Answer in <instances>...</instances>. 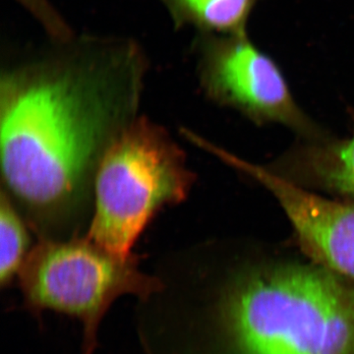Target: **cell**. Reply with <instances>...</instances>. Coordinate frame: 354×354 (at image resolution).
I'll use <instances>...</instances> for the list:
<instances>
[{
	"label": "cell",
	"mask_w": 354,
	"mask_h": 354,
	"mask_svg": "<svg viewBox=\"0 0 354 354\" xmlns=\"http://www.w3.org/2000/svg\"><path fill=\"white\" fill-rule=\"evenodd\" d=\"M148 57L133 39L77 34L2 69V174L41 221L73 213L97 165L135 120Z\"/></svg>",
	"instance_id": "cell-1"
},
{
	"label": "cell",
	"mask_w": 354,
	"mask_h": 354,
	"mask_svg": "<svg viewBox=\"0 0 354 354\" xmlns=\"http://www.w3.org/2000/svg\"><path fill=\"white\" fill-rule=\"evenodd\" d=\"M212 299L172 315L171 354H354V283L315 263L244 268Z\"/></svg>",
	"instance_id": "cell-2"
},
{
	"label": "cell",
	"mask_w": 354,
	"mask_h": 354,
	"mask_svg": "<svg viewBox=\"0 0 354 354\" xmlns=\"http://www.w3.org/2000/svg\"><path fill=\"white\" fill-rule=\"evenodd\" d=\"M194 176L162 128L135 118L108 147L95 171V212L87 236L132 255L135 242L164 207L187 197Z\"/></svg>",
	"instance_id": "cell-3"
},
{
	"label": "cell",
	"mask_w": 354,
	"mask_h": 354,
	"mask_svg": "<svg viewBox=\"0 0 354 354\" xmlns=\"http://www.w3.org/2000/svg\"><path fill=\"white\" fill-rule=\"evenodd\" d=\"M18 278L32 315L53 310L82 323L83 354L94 353L100 325L116 299L130 295L147 301L165 288L139 269L134 255L111 252L88 236L43 239L28 253Z\"/></svg>",
	"instance_id": "cell-4"
},
{
	"label": "cell",
	"mask_w": 354,
	"mask_h": 354,
	"mask_svg": "<svg viewBox=\"0 0 354 354\" xmlns=\"http://www.w3.org/2000/svg\"><path fill=\"white\" fill-rule=\"evenodd\" d=\"M200 84L209 99L258 123H279L316 136L311 121L293 99L278 64L247 32L199 34L194 44Z\"/></svg>",
	"instance_id": "cell-5"
},
{
	"label": "cell",
	"mask_w": 354,
	"mask_h": 354,
	"mask_svg": "<svg viewBox=\"0 0 354 354\" xmlns=\"http://www.w3.org/2000/svg\"><path fill=\"white\" fill-rule=\"evenodd\" d=\"M208 150L270 191L311 262L354 283V201L326 199L218 147Z\"/></svg>",
	"instance_id": "cell-6"
},
{
	"label": "cell",
	"mask_w": 354,
	"mask_h": 354,
	"mask_svg": "<svg viewBox=\"0 0 354 354\" xmlns=\"http://www.w3.org/2000/svg\"><path fill=\"white\" fill-rule=\"evenodd\" d=\"M288 165L300 180L354 201V129L349 138L300 149Z\"/></svg>",
	"instance_id": "cell-7"
},
{
	"label": "cell",
	"mask_w": 354,
	"mask_h": 354,
	"mask_svg": "<svg viewBox=\"0 0 354 354\" xmlns=\"http://www.w3.org/2000/svg\"><path fill=\"white\" fill-rule=\"evenodd\" d=\"M177 29L191 27L199 34L246 32L254 7L260 0H158Z\"/></svg>",
	"instance_id": "cell-8"
},
{
	"label": "cell",
	"mask_w": 354,
	"mask_h": 354,
	"mask_svg": "<svg viewBox=\"0 0 354 354\" xmlns=\"http://www.w3.org/2000/svg\"><path fill=\"white\" fill-rule=\"evenodd\" d=\"M29 237L15 207L1 191L0 199V281L3 286L12 283L27 257Z\"/></svg>",
	"instance_id": "cell-9"
}]
</instances>
